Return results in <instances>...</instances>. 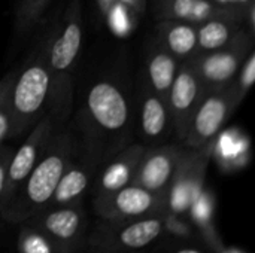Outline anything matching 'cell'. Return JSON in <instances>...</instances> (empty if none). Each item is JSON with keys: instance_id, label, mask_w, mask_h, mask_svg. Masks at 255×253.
<instances>
[{"instance_id": "11", "label": "cell", "mask_w": 255, "mask_h": 253, "mask_svg": "<svg viewBox=\"0 0 255 253\" xmlns=\"http://www.w3.org/2000/svg\"><path fill=\"white\" fill-rule=\"evenodd\" d=\"M205 94L206 88L196 69L193 67L191 61H181L167 94V104L173 122V133L181 143L185 139L193 115Z\"/></svg>"}, {"instance_id": "20", "label": "cell", "mask_w": 255, "mask_h": 253, "mask_svg": "<svg viewBox=\"0 0 255 253\" xmlns=\"http://www.w3.org/2000/svg\"><path fill=\"white\" fill-rule=\"evenodd\" d=\"M244 27V16L212 18L197 24V54L211 52L226 46Z\"/></svg>"}, {"instance_id": "25", "label": "cell", "mask_w": 255, "mask_h": 253, "mask_svg": "<svg viewBox=\"0 0 255 253\" xmlns=\"http://www.w3.org/2000/svg\"><path fill=\"white\" fill-rule=\"evenodd\" d=\"M10 139V113H9V103L7 94L0 100V146Z\"/></svg>"}, {"instance_id": "10", "label": "cell", "mask_w": 255, "mask_h": 253, "mask_svg": "<svg viewBox=\"0 0 255 253\" xmlns=\"http://www.w3.org/2000/svg\"><path fill=\"white\" fill-rule=\"evenodd\" d=\"M103 230L96 233L94 248L103 252H131L143 249L158 239L164 228V216H143L128 221H105Z\"/></svg>"}, {"instance_id": "17", "label": "cell", "mask_w": 255, "mask_h": 253, "mask_svg": "<svg viewBox=\"0 0 255 253\" xmlns=\"http://www.w3.org/2000/svg\"><path fill=\"white\" fill-rule=\"evenodd\" d=\"M139 125L143 140L151 145H158L173 133L167 98L157 94L148 85H145L140 92Z\"/></svg>"}, {"instance_id": "23", "label": "cell", "mask_w": 255, "mask_h": 253, "mask_svg": "<svg viewBox=\"0 0 255 253\" xmlns=\"http://www.w3.org/2000/svg\"><path fill=\"white\" fill-rule=\"evenodd\" d=\"M255 81V52L254 49L248 54V57L245 58V61L242 63L238 75L235 76L232 85L236 94V98L239 103L244 101V98L247 97V94L250 92L253 84Z\"/></svg>"}, {"instance_id": "13", "label": "cell", "mask_w": 255, "mask_h": 253, "mask_svg": "<svg viewBox=\"0 0 255 253\" xmlns=\"http://www.w3.org/2000/svg\"><path fill=\"white\" fill-rule=\"evenodd\" d=\"M87 113L93 124L108 134L124 131L130 121L127 97L111 81H99L91 86L87 94Z\"/></svg>"}, {"instance_id": "3", "label": "cell", "mask_w": 255, "mask_h": 253, "mask_svg": "<svg viewBox=\"0 0 255 253\" xmlns=\"http://www.w3.org/2000/svg\"><path fill=\"white\" fill-rule=\"evenodd\" d=\"M51 30L40 39L28 60L18 67L16 76L7 92L10 113V139L27 133L43 116L49 98L48 46Z\"/></svg>"}, {"instance_id": "18", "label": "cell", "mask_w": 255, "mask_h": 253, "mask_svg": "<svg viewBox=\"0 0 255 253\" xmlns=\"http://www.w3.org/2000/svg\"><path fill=\"white\" fill-rule=\"evenodd\" d=\"M157 39L179 61L197 55V24L179 19H161L157 24Z\"/></svg>"}, {"instance_id": "12", "label": "cell", "mask_w": 255, "mask_h": 253, "mask_svg": "<svg viewBox=\"0 0 255 253\" xmlns=\"http://www.w3.org/2000/svg\"><path fill=\"white\" fill-rule=\"evenodd\" d=\"M22 224L36 228L57 246L72 253L81 243L85 228V213L81 204L45 207Z\"/></svg>"}, {"instance_id": "21", "label": "cell", "mask_w": 255, "mask_h": 253, "mask_svg": "<svg viewBox=\"0 0 255 253\" xmlns=\"http://www.w3.org/2000/svg\"><path fill=\"white\" fill-rule=\"evenodd\" d=\"M51 1L52 0H19L15 15V34L21 37L30 33Z\"/></svg>"}, {"instance_id": "7", "label": "cell", "mask_w": 255, "mask_h": 253, "mask_svg": "<svg viewBox=\"0 0 255 253\" xmlns=\"http://www.w3.org/2000/svg\"><path fill=\"white\" fill-rule=\"evenodd\" d=\"M93 206L103 221H128L143 216H166L167 195L130 183L118 191L94 197Z\"/></svg>"}, {"instance_id": "22", "label": "cell", "mask_w": 255, "mask_h": 253, "mask_svg": "<svg viewBox=\"0 0 255 253\" xmlns=\"http://www.w3.org/2000/svg\"><path fill=\"white\" fill-rule=\"evenodd\" d=\"M21 225L22 230L18 239V248L21 253H67L36 228L27 224Z\"/></svg>"}, {"instance_id": "4", "label": "cell", "mask_w": 255, "mask_h": 253, "mask_svg": "<svg viewBox=\"0 0 255 253\" xmlns=\"http://www.w3.org/2000/svg\"><path fill=\"white\" fill-rule=\"evenodd\" d=\"M102 160L103 145L100 139L94 130H85L79 142L75 139V149L70 163L64 170L49 203L45 207L81 204L84 195L94 182Z\"/></svg>"}, {"instance_id": "6", "label": "cell", "mask_w": 255, "mask_h": 253, "mask_svg": "<svg viewBox=\"0 0 255 253\" xmlns=\"http://www.w3.org/2000/svg\"><path fill=\"white\" fill-rule=\"evenodd\" d=\"M254 49V33L244 27L226 46L194 55L190 61L200 76L206 91L233 82L242 63Z\"/></svg>"}, {"instance_id": "31", "label": "cell", "mask_w": 255, "mask_h": 253, "mask_svg": "<svg viewBox=\"0 0 255 253\" xmlns=\"http://www.w3.org/2000/svg\"><path fill=\"white\" fill-rule=\"evenodd\" d=\"M227 253H239V252H236V251H229Z\"/></svg>"}, {"instance_id": "28", "label": "cell", "mask_w": 255, "mask_h": 253, "mask_svg": "<svg viewBox=\"0 0 255 253\" xmlns=\"http://www.w3.org/2000/svg\"><path fill=\"white\" fill-rule=\"evenodd\" d=\"M217 4L227 6V7H238V9H247L248 4H251L254 0H211Z\"/></svg>"}, {"instance_id": "19", "label": "cell", "mask_w": 255, "mask_h": 253, "mask_svg": "<svg viewBox=\"0 0 255 253\" xmlns=\"http://www.w3.org/2000/svg\"><path fill=\"white\" fill-rule=\"evenodd\" d=\"M179 64L181 61L172 55L158 39H155L146 52V85L157 94L167 98Z\"/></svg>"}, {"instance_id": "8", "label": "cell", "mask_w": 255, "mask_h": 253, "mask_svg": "<svg viewBox=\"0 0 255 253\" xmlns=\"http://www.w3.org/2000/svg\"><path fill=\"white\" fill-rule=\"evenodd\" d=\"M215 146L190 149L184 146L172 182L167 188V212L182 215L190 210L194 200L205 189L209 158Z\"/></svg>"}, {"instance_id": "24", "label": "cell", "mask_w": 255, "mask_h": 253, "mask_svg": "<svg viewBox=\"0 0 255 253\" xmlns=\"http://www.w3.org/2000/svg\"><path fill=\"white\" fill-rule=\"evenodd\" d=\"M13 148L1 145L0 146V212L3 206V192H4V185H6V174H7V167L9 161L13 154Z\"/></svg>"}, {"instance_id": "29", "label": "cell", "mask_w": 255, "mask_h": 253, "mask_svg": "<svg viewBox=\"0 0 255 253\" xmlns=\"http://www.w3.org/2000/svg\"><path fill=\"white\" fill-rule=\"evenodd\" d=\"M123 4H126L130 10L136 12V13H143L145 10V0H118Z\"/></svg>"}, {"instance_id": "1", "label": "cell", "mask_w": 255, "mask_h": 253, "mask_svg": "<svg viewBox=\"0 0 255 253\" xmlns=\"http://www.w3.org/2000/svg\"><path fill=\"white\" fill-rule=\"evenodd\" d=\"M75 139L76 136L70 128L55 127L22 188L1 212V219L10 224H22L49 203L73 155Z\"/></svg>"}, {"instance_id": "32", "label": "cell", "mask_w": 255, "mask_h": 253, "mask_svg": "<svg viewBox=\"0 0 255 253\" xmlns=\"http://www.w3.org/2000/svg\"><path fill=\"white\" fill-rule=\"evenodd\" d=\"M127 253H128V252H127Z\"/></svg>"}, {"instance_id": "16", "label": "cell", "mask_w": 255, "mask_h": 253, "mask_svg": "<svg viewBox=\"0 0 255 253\" xmlns=\"http://www.w3.org/2000/svg\"><path fill=\"white\" fill-rule=\"evenodd\" d=\"M154 13L158 21L179 19L193 24L223 16L245 18V9L221 6L211 0H154Z\"/></svg>"}, {"instance_id": "26", "label": "cell", "mask_w": 255, "mask_h": 253, "mask_svg": "<svg viewBox=\"0 0 255 253\" xmlns=\"http://www.w3.org/2000/svg\"><path fill=\"white\" fill-rule=\"evenodd\" d=\"M16 72H18V69L16 70H12V72H9L6 76H3L1 79H0V100L9 92V89H10V85L13 84V81H15V76H16Z\"/></svg>"}, {"instance_id": "30", "label": "cell", "mask_w": 255, "mask_h": 253, "mask_svg": "<svg viewBox=\"0 0 255 253\" xmlns=\"http://www.w3.org/2000/svg\"><path fill=\"white\" fill-rule=\"evenodd\" d=\"M175 253H202L199 252V251H196V249H181V251H178V252Z\"/></svg>"}, {"instance_id": "15", "label": "cell", "mask_w": 255, "mask_h": 253, "mask_svg": "<svg viewBox=\"0 0 255 253\" xmlns=\"http://www.w3.org/2000/svg\"><path fill=\"white\" fill-rule=\"evenodd\" d=\"M146 145H128L121 148L111 160L97 171L94 180V197L111 194L133 182L134 171L145 152Z\"/></svg>"}, {"instance_id": "5", "label": "cell", "mask_w": 255, "mask_h": 253, "mask_svg": "<svg viewBox=\"0 0 255 253\" xmlns=\"http://www.w3.org/2000/svg\"><path fill=\"white\" fill-rule=\"evenodd\" d=\"M239 104L232 84L206 91L193 115L182 145L190 149L215 146L221 128Z\"/></svg>"}, {"instance_id": "2", "label": "cell", "mask_w": 255, "mask_h": 253, "mask_svg": "<svg viewBox=\"0 0 255 253\" xmlns=\"http://www.w3.org/2000/svg\"><path fill=\"white\" fill-rule=\"evenodd\" d=\"M82 45L81 0H70L58 25L51 28L48 46L49 98L46 112L57 125H61L72 107L73 72Z\"/></svg>"}, {"instance_id": "9", "label": "cell", "mask_w": 255, "mask_h": 253, "mask_svg": "<svg viewBox=\"0 0 255 253\" xmlns=\"http://www.w3.org/2000/svg\"><path fill=\"white\" fill-rule=\"evenodd\" d=\"M55 127L57 124L54 122L52 116L48 112H45L43 116L36 122V125L27 133L24 143L16 151H13L12 158L9 161L7 174H6L1 212L12 203V200L16 197V194L22 188L33 167L36 166L46 142L52 136Z\"/></svg>"}, {"instance_id": "14", "label": "cell", "mask_w": 255, "mask_h": 253, "mask_svg": "<svg viewBox=\"0 0 255 253\" xmlns=\"http://www.w3.org/2000/svg\"><path fill=\"white\" fill-rule=\"evenodd\" d=\"M184 146L179 145H151L145 148L143 155L134 171L133 182L148 191L166 194L182 155Z\"/></svg>"}, {"instance_id": "27", "label": "cell", "mask_w": 255, "mask_h": 253, "mask_svg": "<svg viewBox=\"0 0 255 253\" xmlns=\"http://www.w3.org/2000/svg\"><path fill=\"white\" fill-rule=\"evenodd\" d=\"M99 1V6H100V9H102V13L109 19V22H111V19H112V16H114V13H115V10H117V7H115V4H117V1L118 0H97Z\"/></svg>"}]
</instances>
